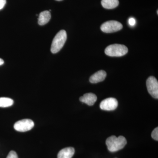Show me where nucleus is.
Here are the masks:
<instances>
[{"instance_id":"obj_1","label":"nucleus","mask_w":158,"mask_h":158,"mask_svg":"<svg viewBox=\"0 0 158 158\" xmlns=\"http://www.w3.org/2000/svg\"><path fill=\"white\" fill-rule=\"evenodd\" d=\"M127 143L126 139L123 136L117 137L112 136L109 137L106 141L108 149L111 152H116L125 147Z\"/></svg>"},{"instance_id":"obj_2","label":"nucleus","mask_w":158,"mask_h":158,"mask_svg":"<svg viewBox=\"0 0 158 158\" xmlns=\"http://www.w3.org/2000/svg\"><path fill=\"white\" fill-rule=\"evenodd\" d=\"M67 39V34L64 30H61L57 33L53 40L51 51L52 53L58 52L63 47Z\"/></svg>"},{"instance_id":"obj_3","label":"nucleus","mask_w":158,"mask_h":158,"mask_svg":"<svg viewBox=\"0 0 158 158\" xmlns=\"http://www.w3.org/2000/svg\"><path fill=\"white\" fill-rule=\"evenodd\" d=\"M127 48L123 44H113L108 46L105 51L106 55L111 57H121L128 52Z\"/></svg>"},{"instance_id":"obj_4","label":"nucleus","mask_w":158,"mask_h":158,"mask_svg":"<svg viewBox=\"0 0 158 158\" xmlns=\"http://www.w3.org/2000/svg\"><path fill=\"white\" fill-rule=\"evenodd\" d=\"M122 24L117 21H108L103 23L101 27V30L106 33H112L121 30Z\"/></svg>"},{"instance_id":"obj_5","label":"nucleus","mask_w":158,"mask_h":158,"mask_svg":"<svg viewBox=\"0 0 158 158\" xmlns=\"http://www.w3.org/2000/svg\"><path fill=\"white\" fill-rule=\"evenodd\" d=\"M34 126L33 120L31 119H23L15 123L14 128L18 131L26 132L32 129Z\"/></svg>"},{"instance_id":"obj_6","label":"nucleus","mask_w":158,"mask_h":158,"mask_svg":"<svg viewBox=\"0 0 158 158\" xmlns=\"http://www.w3.org/2000/svg\"><path fill=\"white\" fill-rule=\"evenodd\" d=\"M146 85L148 93L154 98H158V82L155 77H150L147 79Z\"/></svg>"},{"instance_id":"obj_7","label":"nucleus","mask_w":158,"mask_h":158,"mask_svg":"<svg viewBox=\"0 0 158 158\" xmlns=\"http://www.w3.org/2000/svg\"><path fill=\"white\" fill-rule=\"evenodd\" d=\"M117 100L113 98H109L103 100L100 104V107L102 110L106 111H113L118 107Z\"/></svg>"},{"instance_id":"obj_8","label":"nucleus","mask_w":158,"mask_h":158,"mask_svg":"<svg viewBox=\"0 0 158 158\" xmlns=\"http://www.w3.org/2000/svg\"><path fill=\"white\" fill-rule=\"evenodd\" d=\"M97 100V97L94 94L86 93L80 98V101L85 103L88 106H93Z\"/></svg>"},{"instance_id":"obj_9","label":"nucleus","mask_w":158,"mask_h":158,"mask_svg":"<svg viewBox=\"0 0 158 158\" xmlns=\"http://www.w3.org/2000/svg\"><path fill=\"white\" fill-rule=\"evenodd\" d=\"M106 73L105 71L99 70L92 75L90 77L89 81L92 84L98 83L99 82L103 81L106 78Z\"/></svg>"},{"instance_id":"obj_10","label":"nucleus","mask_w":158,"mask_h":158,"mask_svg":"<svg viewBox=\"0 0 158 158\" xmlns=\"http://www.w3.org/2000/svg\"><path fill=\"white\" fill-rule=\"evenodd\" d=\"M75 153V149L73 147H67L59 151L58 158H72Z\"/></svg>"},{"instance_id":"obj_11","label":"nucleus","mask_w":158,"mask_h":158,"mask_svg":"<svg viewBox=\"0 0 158 158\" xmlns=\"http://www.w3.org/2000/svg\"><path fill=\"white\" fill-rule=\"evenodd\" d=\"M51 18L50 12L48 11H42L39 14L38 23L39 25L43 26L46 24Z\"/></svg>"},{"instance_id":"obj_12","label":"nucleus","mask_w":158,"mask_h":158,"mask_svg":"<svg viewBox=\"0 0 158 158\" xmlns=\"http://www.w3.org/2000/svg\"><path fill=\"white\" fill-rule=\"evenodd\" d=\"M101 4L104 8L106 9H113L119 4L118 0H102Z\"/></svg>"},{"instance_id":"obj_13","label":"nucleus","mask_w":158,"mask_h":158,"mask_svg":"<svg viewBox=\"0 0 158 158\" xmlns=\"http://www.w3.org/2000/svg\"><path fill=\"white\" fill-rule=\"evenodd\" d=\"M14 103L12 99L9 98H0V107L6 108L11 106Z\"/></svg>"},{"instance_id":"obj_14","label":"nucleus","mask_w":158,"mask_h":158,"mask_svg":"<svg viewBox=\"0 0 158 158\" xmlns=\"http://www.w3.org/2000/svg\"><path fill=\"white\" fill-rule=\"evenodd\" d=\"M152 137L153 139L156 140V141H158V128L156 127L155 129L153 131H152Z\"/></svg>"},{"instance_id":"obj_15","label":"nucleus","mask_w":158,"mask_h":158,"mask_svg":"<svg viewBox=\"0 0 158 158\" xmlns=\"http://www.w3.org/2000/svg\"><path fill=\"white\" fill-rule=\"evenodd\" d=\"M6 158H18L17 153L14 151H11Z\"/></svg>"},{"instance_id":"obj_16","label":"nucleus","mask_w":158,"mask_h":158,"mask_svg":"<svg viewBox=\"0 0 158 158\" xmlns=\"http://www.w3.org/2000/svg\"><path fill=\"white\" fill-rule=\"evenodd\" d=\"M136 22V20L135 18H130L129 19H128L129 24L130 26H132V27L135 25Z\"/></svg>"},{"instance_id":"obj_17","label":"nucleus","mask_w":158,"mask_h":158,"mask_svg":"<svg viewBox=\"0 0 158 158\" xmlns=\"http://www.w3.org/2000/svg\"><path fill=\"white\" fill-rule=\"evenodd\" d=\"M6 3V0H0V10L5 7Z\"/></svg>"},{"instance_id":"obj_18","label":"nucleus","mask_w":158,"mask_h":158,"mask_svg":"<svg viewBox=\"0 0 158 158\" xmlns=\"http://www.w3.org/2000/svg\"><path fill=\"white\" fill-rule=\"evenodd\" d=\"M4 63V60H3L2 59H1V58H0V65H2Z\"/></svg>"},{"instance_id":"obj_19","label":"nucleus","mask_w":158,"mask_h":158,"mask_svg":"<svg viewBox=\"0 0 158 158\" xmlns=\"http://www.w3.org/2000/svg\"><path fill=\"white\" fill-rule=\"evenodd\" d=\"M56 1H62V0H56Z\"/></svg>"},{"instance_id":"obj_20","label":"nucleus","mask_w":158,"mask_h":158,"mask_svg":"<svg viewBox=\"0 0 158 158\" xmlns=\"http://www.w3.org/2000/svg\"><path fill=\"white\" fill-rule=\"evenodd\" d=\"M157 14H158V11H157Z\"/></svg>"}]
</instances>
